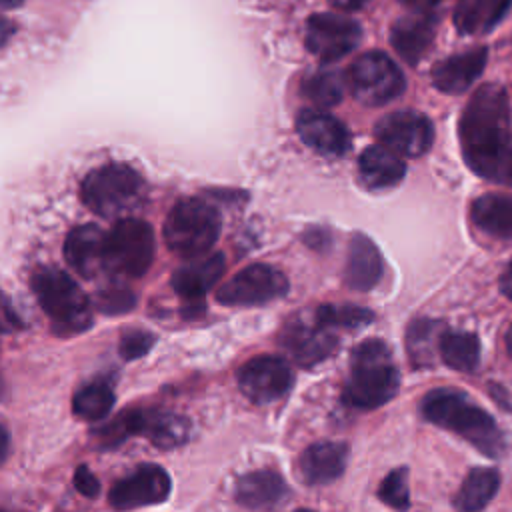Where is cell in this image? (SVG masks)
<instances>
[{
	"label": "cell",
	"instance_id": "1",
	"mask_svg": "<svg viewBox=\"0 0 512 512\" xmlns=\"http://www.w3.org/2000/svg\"><path fill=\"white\" fill-rule=\"evenodd\" d=\"M458 136L468 168L480 178L512 186V116L500 84L480 86L462 110Z\"/></svg>",
	"mask_w": 512,
	"mask_h": 512
},
{
	"label": "cell",
	"instance_id": "2",
	"mask_svg": "<svg viewBox=\"0 0 512 512\" xmlns=\"http://www.w3.org/2000/svg\"><path fill=\"white\" fill-rule=\"evenodd\" d=\"M420 412L428 422L462 436L484 456L498 458L506 448L504 434L494 418L458 390L436 388L428 392L422 398Z\"/></svg>",
	"mask_w": 512,
	"mask_h": 512
},
{
	"label": "cell",
	"instance_id": "3",
	"mask_svg": "<svg viewBox=\"0 0 512 512\" xmlns=\"http://www.w3.org/2000/svg\"><path fill=\"white\" fill-rule=\"evenodd\" d=\"M400 374L390 346L378 338L360 342L350 354V376L342 388V402L350 408L372 410L396 396Z\"/></svg>",
	"mask_w": 512,
	"mask_h": 512
},
{
	"label": "cell",
	"instance_id": "4",
	"mask_svg": "<svg viewBox=\"0 0 512 512\" xmlns=\"http://www.w3.org/2000/svg\"><path fill=\"white\" fill-rule=\"evenodd\" d=\"M30 286L58 336L80 334L92 326L90 300L64 270L42 266L32 274Z\"/></svg>",
	"mask_w": 512,
	"mask_h": 512
},
{
	"label": "cell",
	"instance_id": "5",
	"mask_svg": "<svg viewBox=\"0 0 512 512\" xmlns=\"http://www.w3.org/2000/svg\"><path fill=\"white\" fill-rule=\"evenodd\" d=\"M222 218L218 210L200 200L184 198L172 206L164 222L166 246L186 258L206 254L220 236Z\"/></svg>",
	"mask_w": 512,
	"mask_h": 512
},
{
	"label": "cell",
	"instance_id": "6",
	"mask_svg": "<svg viewBox=\"0 0 512 512\" xmlns=\"http://www.w3.org/2000/svg\"><path fill=\"white\" fill-rule=\"evenodd\" d=\"M80 196L98 216L116 218L142 202L144 182L140 174L126 164H104L82 180Z\"/></svg>",
	"mask_w": 512,
	"mask_h": 512
},
{
	"label": "cell",
	"instance_id": "7",
	"mask_svg": "<svg viewBox=\"0 0 512 512\" xmlns=\"http://www.w3.org/2000/svg\"><path fill=\"white\" fill-rule=\"evenodd\" d=\"M154 230L140 218H122L106 236V270L138 278L154 260Z\"/></svg>",
	"mask_w": 512,
	"mask_h": 512
},
{
	"label": "cell",
	"instance_id": "8",
	"mask_svg": "<svg viewBox=\"0 0 512 512\" xmlns=\"http://www.w3.org/2000/svg\"><path fill=\"white\" fill-rule=\"evenodd\" d=\"M348 84L354 98L366 106H384L396 100L406 88L398 64L378 50L366 52L352 62L348 68Z\"/></svg>",
	"mask_w": 512,
	"mask_h": 512
},
{
	"label": "cell",
	"instance_id": "9",
	"mask_svg": "<svg viewBox=\"0 0 512 512\" xmlns=\"http://www.w3.org/2000/svg\"><path fill=\"white\" fill-rule=\"evenodd\" d=\"M288 278L274 266L250 264L224 282L216 300L226 306H260L288 294Z\"/></svg>",
	"mask_w": 512,
	"mask_h": 512
},
{
	"label": "cell",
	"instance_id": "10",
	"mask_svg": "<svg viewBox=\"0 0 512 512\" xmlns=\"http://www.w3.org/2000/svg\"><path fill=\"white\" fill-rule=\"evenodd\" d=\"M292 366L280 356H256L238 370V386L256 404L276 402L292 388Z\"/></svg>",
	"mask_w": 512,
	"mask_h": 512
},
{
	"label": "cell",
	"instance_id": "11",
	"mask_svg": "<svg viewBox=\"0 0 512 512\" xmlns=\"http://www.w3.org/2000/svg\"><path fill=\"white\" fill-rule=\"evenodd\" d=\"M360 36L358 22L340 14H314L306 24V46L322 62H334L350 54Z\"/></svg>",
	"mask_w": 512,
	"mask_h": 512
},
{
	"label": "cell",
	"instance_id": "12",
	"mask_svg": "<svg viewBox=\"0 0 512 512\" xmlns=\"http://www.w3.org/2000/svg\"><path fill=\"white\" fill-rule=\"evenodd\" d=\"M376 138L400 156H422L434 142L432 122L416 110H398L378 120Z\"/></svg>",
	"mask_w": 512,
	"mask_h": 512
},
{
	"label": "cell",
	"instance_id": "13",
	"mask_svg": "<svg viewBox=\"0 0 512 512\" xmlns=\"http://www.w3.org/2000/svg\"><path fill=\"white\" fill-rule=\"evenodd\" d=\"M280 344L296 364L312 368L338 348V338L332 334V328L320 324L316 316H300L286 322L280 332Z\"/></svg>",
	"mask_w": 512,
	"mask_h": 512
},
{
	"label": "cell",
	"instance_id": "14",
	"mask_svg": "<svg viewBox=\"0 0 512 512\" xmlns=\"http://www.w3.org/2000/svg\"><path fill=\"white\" fill-rule=\"evenodd\" d=\"M170 486V476L164 468L156 464H140L110 488L108 502L118 510L160 504L168 498Z\"/></svg>",
	"mask_w": 512,
	"mask_h": 512
},
{
	"label": "cell",
	"instance_id": "15",
	"mask_svg": "<svg viewBox=\"0 0 512 512\" xmlns=\"http://www.w3.org/2000/svg\"><path fill=\"white\" fill-rule=\"evenodd\" d=\"M296 132L308 148L322 156H342L350 148V134L346 126L326 112H300Z\"/></svg>",
	"mask_w": 512,
	"mask_h": 512
},
{
	"label": "cell",
	"instance_id": "16",
	"mask_svg": "<svg viewBox=\"0 0 512 512\" xmlns=\"http://www.w3.org/2000/svg\"><path fill=\"white\" fill-rule=\"evenodd\" d=\"M226 260L224 254H202L194 256L188 264L174 270L170 284L174 292L188 304L202 306L204 294L220 280L224 274Z\"/></svg>",
	"mask_w": 512,
	"mask_h": 512
},
{
	"label": "cell",
	"instance_id": "17",
	"mask_svg": "<svg viewBox=\"0 0 512 512\" xmlns=\"http://www.w3.org/2000/svg\"><path fill=\"white\" fill-rule=\"evenodd\" d=\"M106 232L96 224H84L74 230L64 240V256L72 270L82 278H94L106 270Z\"/></svg>",
	"mask_w": 512,
	"mask_h": 512
},
{
	"label": "cell",
	"instance_id": "18",
	"mask_svg": "<svg viewBox=\"0 0 512 512\" xmlns=\"http://www.w3.org/2000/svg\"><path fill=\"white\" fill-rule=\"evenodd\" d=\"M436 16L428 10H416L414 14L396 20L390 32V42L396 54L410 66L418 64L434 42Z\"/></svg>",
	"mask_w": 512,
	"mask_h": 512
},
{
	"label": "cell",
	"instance_id": "19",
	"mask_svg": "<svg viewBox=\"0 0 512 512\" xmlns=\"http://www.w3.org/2000/svg\"><path fill=\"white\" fill-rule=\"evenodd\" d=\"M488 60V50L484 46L470 48L466 52L454 54L450 58L434 64L430 76L432 84L446 94H462L466 92L476 78L482 74Z\"/></svg>",
	"mask_w": 512,
	"mask_h": 512
},
{
	"label": "cell",
	"instance_id": "20",
	"mask_svg": "<svg viewBox=\"0 0 512 512\" xmlns=\"http://www.w3.org/2000/svg\"><path fill=\"white\" fill-rule=\"evenodd\" d=\"M188 418L168 410H134V432L146 436L156 448L170 450L184 444L190 438Z\"/></svg>",
	"mask_w": 512,
	"mask_h": 512
},
{
	"label": "cell",
	"instance_id": "21",
	"mask_svg": "<svg viewBox=\"0 0 512 512\" xmlns=\"http://www.w3.org/2000/svg\"><path fill=\"white\" fill-rule=\"evenodd\" d=\"M348 448L342 442H316L308 446L298 460V474L302 482L316 486L340 478L346 468Z\"/></svg>",
	"mask_w": 512,
	"mask_h": 512
},
{
	"label": "cell",
	"instance_id": "22",
	"mask_svg": "<svg viewBox=\"0 0 512 512\" xmlns=\"http://www.w3.org/2000/svg\"><path fill=\"white\" fill-rule=\"evenodd\" d=\"M382 276V256L374 242L356 234L348 244V256L344 266V282L348 288L358 292L372 290Z\"/></svg>",
	"mask_w": 512,
	"mask_h": 512
},
{
	"label": "cell",
	"instance_id": "23",
	"mask_svg": "<svg viewBox=\"0 0 512 512\" xmlns=\"http://www.w3.org/2000/svg\"><path fill=\"white\" fill-rule=\"evenodd\" d=\"M290 496L284 480L272 470H256L238 478L234 498L244 508H276Z\"/></svg>",
	"mask_w": 512,
	"mask_h": 512
},
{
	"label": "cell",
	"instance_id": "24",
	"mask_svg": "<svg viewBox=\"0 0 512 512\" xmlns=\"http://www.w3.org/2000/svg\"><path fill=\"white\" fill-rule=\"evenodd\" d=\"M358 172L364 186L372 190L390 188L406 174V164L398 152L388 146H370L360 154Z\"/></svg>",
	"mask_w": 512,
	"mask_h": 512
},
{
	"label": "cell",
	"instance_id": "25",
	"mask_svg": "<svg viewBox=\"0 0 512 512\" xmlns=\"http://www.w3.org/2000/svg\"><path fill=\"white\" fill-rule=\"evenodd\" d=\"M512 0H458L454 26L460 34H486L506 16Z\"/></svg>",
	"mask_w": 512,
	"mask_h": 512
},
{
	"label": "cell",
	"instance_id": "26",
	"mask_svg": "<svg viewBox=\"0 0 512 512\" xmlns=\"http://www.w3.org/2000/svg\"><path fill=\"white\" fill-rule=\"evenodd\" d=\"M470 218L478 230L494 238H512V196L484 194L472 202Z\"/></svg>",
	"mask_w": 512,
	"mask_h": 512
},
{
	"label": "cell",
	"instance_id": "27",
	"mask_svg": "<svg viewBox=\"0 0 512 512\" xmlns=\"http://www.w3.org/2000/svg\"><path fill=\"white\" fill-rule=\"evenodd\" d=\"M440 360L458 372H474L480 362V340L466 330H444L438 346Z\"/></svg>",
	"mask_w": 512,
	"mask_h": 512
},
{
	"label": "cell",
	"instance_id": "28",
	"mask_svg": "<svg viewBox=\"0 0 512 512\" xmlns=\"http://www.w3.org/2000/svg\"><path fill=\"white\" fill-rule=\"evenodd\" d=\"M498 488L500 474L494 468H472L454 498V506L462 512L482 510L496 496Z\"/></svg>",
	"mask_w": 512,
	"mask_h": 512
},
{
	"label": "cell",
	"instance_id": "29",
	"mask_svg": "<svg viewBox=\"0 0 512 512\" xmlns=\"http://www.w3.org/2000/svg\"><path fill=\"white\" fill-rule=\"evenodd\" d=\"M446 326L438 320L418 318L408 326L406 346L414 366H430L434 362V344L440 346V336Z\"/></svg>",
	"mask_w": 512,
	"mask_h": 512
},
{
	"label": "cell",
	"instance_id": "30",
	"mask_svg": "<svg viewBox=\"0 0 512 512\" xmlns=\"http://www.w3.org/2000/svg\"><path fill=\"white\" fill-rule=\"evenodd\" d=\"M302 94L320 108L336 106L344 96V78L338 70H316L304 78Z\"/></svg>",
	"mask_w": 512,
	"mask_h": 512
},
{
	"label": "cell",
	"instance_id": "31",
	"mask_svg": "<svg viewBox=\"0 0 512 512\" xmlns=\"http://www.w3.org/2000/svg\"><path fill=\"white\" fill-rule=\"evenodd\" d=\"M114 390L106 382H90L72 398V410L82 420H102L114 406Z\"/></svg>",
	"mask_w": 512,
	"mask_h": 512
},
{
	"label": "cell",
	"instance_id": "32",
	"mask_svg": "<svg viewBox=\"0 0 512 512\" xmlns=\"http://www.w3.org/2000/svg\"><path fill=\"white\" fill-rule=\"evenodd\" d=\"M320 324L328 328H362L372 322L374 314L368 308L352 304H322L314 310Z\"/></svg>",
	"mask_w": 512,
	"mask_h": 512
},
{
	"label": "cell",
	"instance_id": "33",
	"mask_svg": "<svg viewBox=\"0 0 512 512\" xmlns=\"http://www.w3.org/2000/svg\"><path fill=\"white\" fill-rule=\"evenodd\" d=\"M378 498L396 508V510H406L410 506V492H408V470L406 468H396L392 470L380 484L378 488Z\"/></svg>",
	"mask_w": 512,
	"mask_h": 512
},
{
	"label": "cell",
	"instance_id": "34",
	"mask_svg": "<svg viewBox=\"0 0 512 512\" xmlns=\"http://www.w3.org/2000/svg\"><path fill=\"white\" fill-rule=\"evenodd\" d=\"M96 308L104 314H122L134 308L136 296L124 284H108L96 294Z\"/></svg>",
	"mask_w": 512,
	"mask_h": 512
},
{
	"label": "cell",
	"instance_id": "35",
	"mask_svg": "<svg viewBox=\"0 0 512 512\" xmlns=\"http://www.w3.org/2000/svg\"><path fill=\"white\" fill-rule=\"evenodd\" d=\"M156 338L152 332H144V330H128L124 332V336L120 338L118 350L120 356L124 360H136L140 356H144L152 346H154Z\"/></svg>",
	"mask_w": 512,
	"mask_h": 512
},
{
	"label": "cell",
	"instance_id": "36",
	"mask_svg": "<svg viewBox=\"0 0 512 512\" xmlns=\"http://www.w3.org/2000/svg\"><path fill=\"white\" fill-rule=\"evenodd\" d=\"M74 486L80 494H84L86 498H96L98 496V490H100V482L98 478L90 472L88 466L80 464L74 472Z\"/></svg>",
	"mask_w": 512,
	"mask_h": 512
},
{
	"label": "cell",
	"instance_id": "37",
	"mask_svg": "<svg viewBox=\"0 0 512 512\" xmlns=\"http://www.w3.org/2000/svg\"><path fill=\"white\" fill-rule=\"evenodd\" d=\"M2 310H4V330H6V332L12 330V328H20V326H22V324L18 322V320H20L18 314L12 312V306H10V300H8V298L4 300Z\"/></svg>",
	"mask_w": 512,
	"mask_h": 512
},
{
	"label": "cell",
	"instance_id": "38",
	"mask_svg": "<svg viewBox=\"0 0 512 512\" xmlns=\"http://www.w3.org/2000/svg\"><path fill=\"white\" fill-rule=\"evenodd\" d=\"M500 290H502V294H504L508 300H512V262L508 264V268H506L504 274L500 276Z\"/></svg>",
	"mask_w": 512,
	"mask_h": 512
},
{
	"label": "cell",
	"instance_id": "39",
	"mask_svg": "<svg viewBox=\"0 0 512 512\" xmlns=\"http://www.w3.org/2000/svg\"><path fill=\"white\" fill-rule=\"evenodd\" d=\"M332 6H336V8H340V10H346V12H350V10H360L362 6H366L370 0H328Z\"/></svg>",
	"mask_w": 512,
	"mask_h": 512
},
{
	"label": "cell",
	"instance_id": "40",
	"mask_svg": "<svg viewBox=\"0 0 512 512\" xmlns=\"http://www.w3.org/2000/svg\"><path fill=\"white\" fill-rule=\"evenodd\" d=\"M404 2L406 6L414 8V10H430L434 4H438L440 0H400Z\"/></svg>",
	"mask_w": 512,
	"mask_h": 512
},
{
	"label": "cell",
	"instance_id": "41",
	"mask_svg": "<svg viewBox=\"0 0 512 512\" xmlns=\"http://www.w3.org/2000/svg\"><path fill=\"white\" fill-rule=\"evenodd\" d=\"M22 4V0H2V8L4 10H12V8H18Z\"/></svg>",
	"mask_w": 512,
	"mask_h": 512
},
{
	"label": "cell",
	"instance_id": "42",
	"mask_svg": "<svg viewBox=\"0 0 512 512\" xmlns=\"http://www.w3.org/2000/svg\"><path fill=\"white\" fill-rule=\"evenodd\" d=\"M506 348H508V354H510V358H512V324H510V328H508V332H506Z\"/></svg>",
	"mask_w": 512,
	"mask_h": 512
}]
</instances>
